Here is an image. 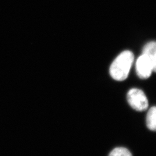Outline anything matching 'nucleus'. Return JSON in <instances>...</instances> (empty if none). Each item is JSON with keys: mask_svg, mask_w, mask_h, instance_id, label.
<instances>
[{"mask_svg": "<svg viewBox=\"0 0 156 156\" xmlns=\"http://www.w3.org/2000/svg\"><path fill=\"white\" fill-rule=\"evenodd\" d=\"M134 60V55L131 51L126 50L121 53L110 67L109 73L112 78L117 81L126 79Z\"/></svg>", "mask_w": 156, "mask_h": 156, "instance_id": "f257e3e1", "label": "nucleus"}, {"mask_svg": "<svg viewBox=\"0 0 156 156\" xmlns=\"http://www.w3.org/2000/svg\"><path fill=\"white\" fill-rule=\"evenodd\" d=\"M127 98L129 105L137 111H144L148 108L147 98L141 90H130L127 93Z\"/></svg>", "mask_w": 156, "mask_h": 156, "instance_id": "f03ea898", "label": "nucleus"}, {"mask_svg": "<svg viewBox=\"0 0 156 156\" xmlns=\"http://www.w3.org/2000/svg\"><path fill=\"white\" fill-rule=\"evenodd\" d=\"M136 71L138 76L143 79L149 78L153 71L150 60L144 54L140 56L136 60Z\"/></svg>", "mask_w": 156, "mask_h": 156, "instance_id": "7ed1b4c3", "label": "nucleus"}, {"mask_svg": "<svg viewBox=\"0 0 156 156\" xmlns=\"http://www.w3.org/2000/svg\"><path fill=\"white\" fill-rule=\"evenodd\" d=\"M142 54L149 58L152 65L153 71L156 73V42H151L145 45Z\"/></svg>", "mask_w": 156, "mask_h": 156, "instance_id": "20e7f679", "label": "nucleus"}, {"mask_svg": "<svg viewBox=\"0 0 156 156\" xmlns=\"http://www.w3.org/2000/svg\"><path fill=\"white\" fill-rule=\"evenodd\" d=\"M146 124L149 129L156 131V107L151 108L146 116Z\"/></svg>", "mask_w": 156, "mask_h": 156, "instance_id": "39448f33", "label": "nucleus"}, {"mask_svg": "<svg viewBox=\"0 0 156 156\" xmlns=\"http://www.w3.org/2000/svg\"><path fill=\"white\" fill-rule=\"evenodd\" d=\"M109 156H132V154L126 148L116 147L112 151Z\"/></svg>", "mask_w": 156, "mask_h": 156, "instance_id": "423d86ee", "label": "nucleus"}]
</instances>
